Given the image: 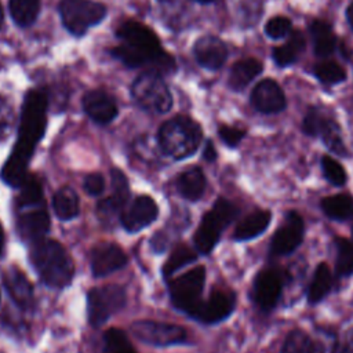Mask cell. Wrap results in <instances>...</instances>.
Masks as SVG:
<instances>
[{"instance_id":"6da1fadb","label":"cell","mask_w":353,"mask_h":353,"mask_svg":"<svg viewBox=\"0 0 353 353\" xmlns=\"http://www.w3.org/2000/svg\"><path fill=\"white\" fill-rule=\"evenodd\" d=\"M48 97L43 90H30L23 99L17 143L1 170V179L10 186H19L28 176V164L47 123Z\"/></svg>"},{"instance_id":"7a4b0ae2","label":"cell","mask_w":353,"mask_h":353,"mask_svg":"<svg viewBox=\"0 0 353 353\" xmlns=\"http://www.w3.org/2000/svg\"><path fill=\"white\" fill-rule=\"evenodd\" d=\"M116 37L121 41L120 46L110 50V54L128 68L150 66L160 74L175 70L174 58L167 54L156 33L137 21L123 22L117 30Z\"/></svg>"},{"instance_id":"3957f363","label":"cell","mask_w":353,"mask_h":353,"mask_svg":"<svg viewBox=\"0 0 353 353\" xmlns=\"http://www.w3.org/2000/svg\"><path fill=\"white\" fill-rule=\"evenodd\" d=\"M30 262L43 283L48 287L63 288L73 279V259L65 247L55 240L43 239L32 244Z\"/></svg>"},{"instance_id":"277c9868","label":"cell","mask_w":353,"mask_h":353,"mask_svg":"<svg viewBox=\"0 0 353 353\" xmlns=\"http://www.w3.org/2000/svg\"><path fill=\"white\" fill-rule=\"evenodd\" d=\"M201 127L188 116H175L164 121L157 132L161 152L175 160L192 156L200 146Z\"/></svg>"},{"instance_id":"5b68a950","label":"cell","mask_w":353,"mask_h":353,"mask_svg":"<svg viewBox=\"0 0 353 353\" xmlns=\"http://www.w3.org/2000/svg\"><path fill=\"white\" fill-rule=\"evenodd\" d=\"M237 214L239 208L233 203L222 197L218 199L212 208L203 215L201 222L194 232L193 240L197 251L201 254L211 252L219 241L223 229L236 218Z\"/></svg>"},{"instance_id":"8992f818","label":"cell","mask_w":353,"mask_h":353,"mask_svg":"<svg viewBox=\"0 0 353 353\" xmlns=\"http://www.w3.org/2000/svg\"><path fill=\"white\" fill-rule=\"evenodd\" d=\"M135 103L150 113H167L172 108V95L163 79L154 70L141 73L131 85Z\"/></svg>"},{"instance_id":"52a82bcc","label":"cell","mask_w":353,"mask_h":353,"mask_svg":"<svg viewBox=\"0 0 353 353\" xmlns=\"http://www.w3.org/2000/svg\"><path fill=\"white\" fill-rule=\"evenodd\" d=\"M106 12L102 3L92 0H62L59 3L62 23L74 36H83L90 28L98 25Z\"/></svg>"},{"instance_id":"ba28073f","label":"cell","mask_w":353,"mask_h":353,"mask_svg":"<svg viewBox=\"0 0 353 353\" xmlns=\"http://www.w3.org/2000/svg\"><path fill=\"white\" fill-rule=\"evenodd\" d=\"M125 301V291L117 284L91 288L87 295V313L90 324L94 327L102 325L112 314L124 307Z\"/></svg>"},{"instance_id":"9c48e42d","label":"cell","mask_w":353,"mask_h":353,"mask_svg":"<svg viewBox=\"0 0 353 353\" xmlns=\"http://www.w3.org/2000/svg\"><path fill=\"white\" fill-rule=\"evenodd\" d=\"M205 283V268L196 266L182 276L171 280L170 296L176 309L190 314L201 301Z\"/></svg>"},{"instance_id":"30bf717a","label":"cell","mask_w":353,"mask_h":353,"mask_svg":"<svg viewBox=\"0 0 353 353\" xmlns=\"http://www.w3.org/2000/svg\"><path fill=\"white\" fill-rule=\"evenodd\" d=\"M131 332L141 342L153 346H171L182 343L186 339V331L181 325L154 320H139L132 323Z\"/></svg>"},{"instance_id":"8fae6325","label":"cell","mask_w":353,"mask_h":353,"mask_svg":"<svg viewBox=\"0 0 353 353\" xmlns=\"http://www.w3.org/2000/svg\"><path fill=\"white\" fill-rule=\"evenodd\" d=\"M303 232L302 216L296 211H290L270 240V254L280 256L294 252L303 240Z\"/></svg>"},{"instance_id":"7c38bea8","label":"cell","mask_w":353,"mask_h":353,"mask_svg":"<svg viewBox=\"0 0 353 353\" xmlns=\"http://www.w3.org/2000/svg\"><path fill=\"white\" fill-rule=\"evenodd\" d=\"M234 306L236 296L232 291L215 290L207 299L200 301L189 316L204 324H215L228 319L234 310Z\"/></svg>"},{"instance_id":"4fadbf2b","label":"cell","mask_w":353,"mask_h":353,"mask_svg":"<svg viewBox=\"0 0 353 353\" xmlns=\"http://www.w3.org/2000/svg\"><path fill=\"white\" fill-rule=\"evenodd\" d=\"M159 208L149 196L137 197L125 210L121 211V225L127 232L135 233L149 226L157 218Z\"/></svg>"},{"instance_id":"5bb4252c","label":"cell","mask_w":353,"mask_h":353,"mask_svg":"<svg viewBox=\"0 0 353 353\" xmlns=\"http://www.w3.org/2000/svg\"><path fill=\"white\" fill-rule=\"evenodd\" d=\"M91 270L95 277H105L127 263V255L120 245L109 241H102L92 247Z\"/></svg>"},{"instance_id":"9a60e30c","label":"cell","mask_w":353,"mask_h":353,"mask_svg":"<svg viewBox=\"0 0 353 353\" xmlns=\"http://www.w3.org/2000/svg\"><path fill=\"white\" fill-rule=\"evenodd\" d=\"M251 105L261 113L273 114L285 109L287 99L279 83L272 79H265L251 91Z\"/></svg>"},{"instance_id":"2e32d148","label":"cell","mask_w":353,"mask_h":353,"mask_svg":"<svg viewBox=\"0 0 353 353\" xmlns=\"http://www.w3.org/2000/svg\"><path fill=\"white\" fill-rule=\"evenodd\" d=\"M283 288L280 274L273 269H262L254 280V299L255 303L263 309L270 310L276 306Z\"/></svg>"},{"instance_id":"e0dca14e","label":"cell","mask_w":353,"mask_h":353,"mask_svg":"<svg viewBox=\"0 0 353 353\" xmlns=\"http://www.w3.org/2000/svg\"><path fill=\"white\" fill-rule=\"evenodd\" d=\"M193 55L199 65L205 69L216 70L223 66L228 58L226 44L216 36L205 34L200 37L193 47Z\"/></svg>"},{"instance_id":"ac0fdd59","label":"cell","mask_w":353,"mask_h":353,"mask_svg":"<svg viewBox=\"0 0 353 353\" xmlns=\"http://www.w3.org/2000/svg\"><path fill=\"white\" fill-rule=\"evenodd\" d=\"M83 108L88 117L97 124H109L119 113L113 97L102 90L88 91L83 97Z\"/></svg>"},{"instance_id":"d6986e66","label":"cell","mask_w":353,"mask_h":353,"mask_svg":"<svg viewBox=\"0 0 353 353\" xmlns=\"http://www.w3.org/2000/svg\"><path fill=\"white\" fill-rule=\"evenodd\" d=\"M19 237L30 245L43 240L50 230V216L46 210L34 208L19 215L17 221Z\"/></svg>"},{"instance_id":"ffe728a7","label":"cell","mask_w":353,"mask_h":353,"mask_svg":"<svg viewBox=\"0 0 353 353\" xmlns=\"http://www.w3.org/2000/svg\"><path fill=\"white\" fill-rule=\"evenodd\" d=\"M110 176H112L110 196L102 199L98 203V211L101 215H105V216H113L114 214L123 211L127 203V199L130 196L128 181L125 175L120 170L113 168L110 172Z\"/></svg>"},{"instance_id":"44dd1931","label":"cell","mask_w":353,"mask_h":353,"mask_svg":"<svg viewBox=\"0 0 353 353\" xmlns=\"http://www.w3.org/2000/svg\"><path fill=\"white\" fill-rule=\"evenodd\" d=\"M3 284L10 298L22 309H28L33 303V288L26 276L15 268L3 272Z\"/></svg>"},{"instance_id":"7402d4cb","label":"cell","mask_w":353,"mask_h":353,"mask_svg":"<svg viewBox=\"0 0 353 353\" xmlns=\"http://www.w3.org/2000/svg\"><path fill=\"white\" fill-rule=\"evenodd\" d=\"M270 219H272L270 211L256 210L250 212L234 228L233 239L237 241H245V240L258 237L268 229Z\"/></svg>"},{"instance_id":"603a6c76","label":"cell","mask_w":353,"mask_h":353,"mask_svg":"<svg viewBox=\"0 0 353 353\" xmlns=\"http://www.w3.org/2000/svg\"><path fill=\"white\" fill-rule=\"evenodd\" d=\"M262 63L255 58H244L237 61L229 73L228 85L233 91H241L245 88L258 74L262 73Z\"/></svg>"},{"instance_id":"cb8c5ba5","label":"cell","mask_w":353,"mask_h":353,"mask_svg":"<svg viewBox=\"0 0 353 353\" xmlns=\"http://www.w3.org/2000/svg\"><path fill=\"white\" fill-rule=\"evenodd\" d=\"M176 189L183 199L189 201L199 200L205 190V176L201 168L190 167L186 171H183L178 176Z\"/></svg>"},{"instance_id":"d4e9b609","label":"cell","mask_w":353,"mask_h":353,"mask_svg":"<svg viewBox=\"0 0 353 353\" xmlns=\"http://www.w3.org/2000/svg\"><path fill=\"white\" fill-rule=\"evenodd\" d=\"M309 32L313 40V48L316 55L319 57H328L336 48V37L332 28L320 19H314L310 26Z\"/></svg>"},{"instance_id":"484cf974","label":"cell","mask_w":353,"mask_h":353,"mask_svg":"<svg viewBox=\"0 0 353 353\" xmlns=\"http://www.w3.org/2000/svg\"><path fill=\"white\" fill-rule=\"evenodd\" d=\"M323 141V143L327 146V149H330L332 153H335L336 156L341 157H347L349 152L347 148L343 142L342 138V132H341V127L336 123V120L334 117H331L330 114L325 116L320 130H319V135Z\"/></svg>"},{"instance_id":"4316f807","label":"cell","mask_w":353,"mask_h":353,"mask_svg":"<svg viewBox=\"0 0 353 353\" xmlns=\"http://www.w3.org/2000/svg\"><path fill=\"white\" fill-rule=\"evenodd\" d=\"M332 288V274L327 263H319L307 288V302L316 305L323 301Z\"/></svg>"},{"instance_id":"83f0119b","label":"cell","mask_w":353,"mask_h":353,"mask_svg":"<svg viewBox=\"0 0 353 353\" xmlns=\"http://www.w3.org/2000/svg\"><path fill=\"white\" fill-rule=\"evenodd\" d=\"M320 207L330 219L346 221L353 216V197L346 193L324 197Z\"/></svg>"},{"instance_id":"f1b7e54d","label":"cell","mask_w":353,"mask_h":353,"mask_svg":"<svg viewBox=\"0 0 353 353\" xmlns=\"http://www.w3.org/2000/svg\"><path fill=\"white\" fill-rule=\"evenodd\" d=\"M52 208L55 215L62 221H69L77 216L80 207H79V197L72 188H61L52 197Z\"/></svg>"},{"instance_id":"f546056e","label":"cell","mask_w":353,"mask_h":353,"mask_svg":"<svg viewBox=\"0 0 353 353\" xmlns=\"http://www.w3.org/2000/svg\"><path fill=\"white\" fill-rule=\"evenodd\" d=\"M10 14L18 26H30L39 17L40 0H10Z\"/></svg>"},{"instance_id":"4dcf8cb0","label":"cell","mask_w":353,"mask_h":353,"mask_svg":"<svg viewBox=\"0 0 353 353\" xmlns=\"http://www.w3.org/2000/svg\"><path fill=\"white\" fill-rule=\"evenodd\" d=\"M193 261H196V252L189 248L186 244H178L171 255L168 256V259L165 261V263L163 265V276L165 279L171 277L176 270H179L181 268H185L186 265L192 263Z\"/></svg>"},{"instance_id":"1f68e13d","label":"cell","mask_w":353,"mask_h":353,"mask_svg":"<svg viewBox=\"0 0 353 353\" xmlns=\"http://www.w3.org/2000/svg\"><path fill=\"white\" fill-rule=\"evenodd\" d=\"M18 188H19V194H18L17 203L19 208L32 207L41 203L43 200L41 183L33 175H28Z\"/></svg>"},{"instance_id":"d6a6232c","label":"cell","mask_w":353,"mask_h":353,"mask_svg":"<svg viewBox=\"0 0 353 353\" xmlns=\"http://www.w3.org/2000/svg\"><path fill=\"white\" fill-rule=\"evenodd\" d=\"M313 73L319 81L324 84H331V85L342 83L346 79L345 68L335 61H323L316 63Z\"/></svg>"},{"instance_id":"836d02e7","label":"cell","mask_w":353,"mask_h":353,"mask_svg":"<svg viewBox=\"0 0 353 353\" xmlns=\"http://www.w3.org/2000/svg\"><path fill=\"white\" fill-rule=\"evenodd\" d=\"M335 247H336L335 270L338 276L353 274V243L343 237H336Z\"/></svg>"},{"instance_id":"e575fe53","label":"cell","mask_w":353,"mask_h":353,"mask_svg":"<svg viewBox=\"0 0 353 353\" xmlns=\"http://www.w3.org/2000/svg\"><path fill=\"white\" fill-rule=\"evenodd\" d=\"M103 353H137L127 335L117 328H110L105 332Z\"/></svg>"},{"instance_id":"d590c367","label":"cell","mask_w":353,"mask_h":353,"mask_svg":"<svg viewBox=\"0 0 353 353\" xmlns=\"http://www.w3.org/2000/svg\"><path fill=\"white\" fill-rule=\"evenodd\" d=\"M313 341L302 330L291 331L281 347V353H310Z\"/></svg>"},{"instance_id":"8d00e7d4","label":"cell","mask_w":353,"mask_h":353,"mask_svg":"<svg viewBox=\"0 0 353 353\" xmlns=\"http://www.w3.org/2000/svg\"><path fill=\"white\" fill-rule=\"evenodd\" d=\"M321 168H323V174L325 176V179L335 185V186H342L346 183L347 181V174L343 168V165L336 161L335 159H332L331 156H323L321 157Z\"/></svg>"},{"instance_id":"74e56055","label":"cell","mask_w":353,"mask_h":353,"mask_svg":"<svg viewBox=\"0 0 353 353\" xmlns=\"http://www.w3.org/2000/svg\"><path fill=\"white\" fill-rule=\"evenodd\" d=\"M327 114H328V112L323 110L320 106L309 108V110L303 119V124H302L303 132L310 137H317L319 130H320Z\"/></svg>"},{"instance_id":"f35d334b","label":"cell","mask_w":353,"mask_h":353,"mask_svg":"<svg viewBox=\"0 0 353 353\" xmlns=\"http://www.w3.org/2000/svg\"><path fill=\"white\" fill-rule=\"evenodd\" d=\"M292 28L291 19L283 15H277L270 18L266 25H265V33L270 37V39H281L290 34Z\"/></svg>"},{"instance_id":"ab89813d","label":"cell","mask_w":353,"mask_h":353,"mask_svg":"<svg viewBox=\"0 0 353 353\" xmlns=\"http://www.w3.org/2000/svg\"><path fill=\"white\" fill-rule=\"evenodd\" d=\"M301 51L296 50L292 44H290L288 41L283 46H279V47H274L273 51H272V55H273V59L274 62L280 66V68H284V66H290L292 65L298 57H299Z\"/></svg>"},{"instance_id":"60d3db41","label":"cell","mask_w":353,"mask_h":353,"mask_svg":"<svg viewBox=\"0 0 353 353\" xmlns=\"http://www.w3.org/2000/svg\"><path fill=\"white\" fill-rule=\"evenodd\" d=\"M218 135L225 145L229 148H236L245 137V130L233 125H221L218 128Z\"/></svg>"},{"instance_id":"b9f144b4","label":"cell","mask_w":353,"mask_h":353,"mask_svg":"<svg viewBox=\"0 0 353 353\" xmlns=\"http://www.w3.org/2000/svg\"><path fill=\"white\" fill-rule=\"evenodd\" d=\"M83 186H84V190L90 196H99L105 190V179H103V176L101 174L92 172V174H88L84 178Z\"/></svg>"},{"instance_id":"7bdbcfd3","label":"cell","mask_w":353,"mask_h":353,"mask_svg":"<svg viewBox=\"0 0 353 353\" xmlns=\"http://www.w3.org/2000/svg\"><path fill=\"white\" fill-rule=\"evenodd\" d=\"M12 128V113L8 105L0 98V141L6 139Z\"/></svg>"},{"instance_id":"ee69618b","label":"cell","mask_w":353,"mask_h":353,"mask_svg":"<svg viewBox=\"0 0 353 353\" xmlns=\"http://www.w3.org/2000/svg\"><path fill=\"white\" fill-rule=\"evenodd\" d=\"M336 353H353V325L342 334L336 346Z\"/></svg>"},{"instance_id":"f6af8a7d","label":"cell","mask_w":353,"mask_h":353,"mask_svg":"<svg viewBox=\"0 0 353 353\" xmlns=\"http://www.w3.org/2000/svg\"><path fill=\"white\" fill-rule=\"evenodd\" d=\"M290 44H292L296 50H299L301 52L305 50L306 47V40H305V36L301 30H292L288 34V40H287Z\"/></svg>"},{"instance_id":"bcb514c9","label":"cell","mask_w":353,"mask_h":353,"mask_svg":"<svg viewBox=\"0 0 353 353\" xmlns=\"http://www.w3.org/2000/svg\"><path fill=\"white\" fill-rule=\"evenodd\" d=\"M203 157L207 161H214L216 159V150L214 148L212 141H207L205 142V146H204V150H203Z\"/></svg>"},{"instance_id":"7dc6e473","label":"cell","mask_w":353,"mask_h":353,"mask_svg":"<svg viewBox=\"0 0 353 353\" xmlns=\"http://www.w3.org/2000/svg\"><path fill=\"white\" fill-rule=\"evenodd\" d=\"M346 18H347V22H349V26L350 29L353 30V1L349 4V7L346 8Z\"/></svg>"},{"instance_id":"c3c4849f","label":"cell","mask_w":353,"mask_h":353,"mask_svg":"<svg viewBox=\"0 0 353 353\" xmlns=\"http://www.w3.org/2000/svg\"><path fill=\"white\" fill-rule=\"evenodd\" d=\"M310 353H324V346L320 342H313Z\"/></svg>"},{"instance_id":"681fc988","label":"cell","mask_w":353,"mask_h":353,"mask_svg":"<svg viewBox=\"0 0 353 353\" xmlns=\"http://www.w3.org/2000/svg\"><path fill=\"white\" fill-rule=\"evenodd\" d=\"M3 19H4V11H3V6L0 3V26L3 25Z\"/></svg>"},{"instance_id":"f907efd6","label":"cell","mask_w":353,"mask_h":353,"mask_svg":"<svg viewBox=\"0 0 353 353\" xmlns=\"http://www.w3.org/2000/svg\"><path fill=\"white\" fill-rule=\"evenodd\" d=\"M193 1H197V3H200V4H210V3H212V1H215V0H193Z\"/></svg>"},{"instance_id":"816d5d0a","label":"cell","mask_w":353,"mask_h":353,"mask_svg":"<svg viewBox=\"0 0 353 353\" xmlns=\"http://www.w3.org/2000/svg\"><path fill=\"white\" fill-rule=\"evenodd\" d=\"M1 245H3V236H1V230H0V252H1Z\"/></svg>"},{"instance_id":"f5cc1de1","label":"cell","mask_w":353,"mask_h":353,"mask_svg":"<svg viewBox=\"0 0 353 353\" xmlns=\"http://www.w3.org/2000/svg\"><path fill=\"white\" fill-rule=\"evenodd\" d=\"M159 1H161V3H171L172 0H159Z\"/></svg>"}]
</instances>
